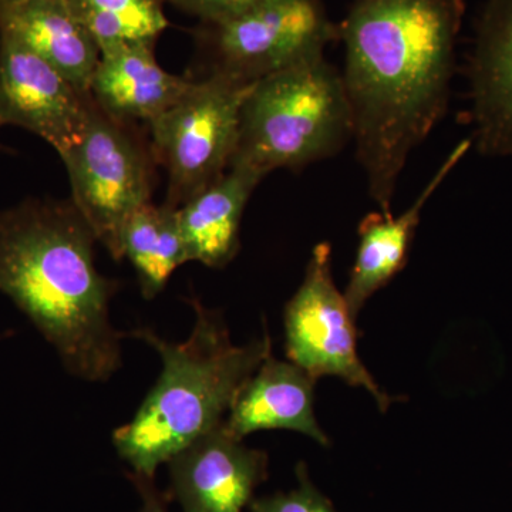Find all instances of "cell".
Returning a JSON list of instances; mask_svg holds the SVG:
<instances>
[{"instance_id":"obj_1","label":"cell","mask_w":512,"mask_h":512,"mask_svg":"<svg viewBox=\"0 0 512 512\" xmlns=\"http://www.w3.org/2000/svg\"><path fill=\"white\" fill-rule=\"evenodd\" d=\"M463 16V0H352L340 25L352 140L382 212H392L407 160L446 114Z\"/></svg>"},{"instance_id":"obj_2","label":"cell","mask_w":512,"mask_h":512,"mask_svg":"<svg viewBox=\"0 0 512 512\" xmlns=\"http://www.w3.org/2000/svg\"><path fill=\"white\" fill-rule=\"evenodd\" d=\"M96 235L72 200L0 210V293L55 349L70 376L103 383L123 366L126 332L110 306L120 284L96 266Z\"/></svg>"},{"instance_id":"obj_3","label":"cell","mask_w":512,"mask_h":512,"mask_svg":"<svg viewBox=\"0 0 512 512\" xmlns=\"http://www.w3.org/2000/svg\"><path fill=\"white\" fill-rule=\"evenodd\" d=\"M187 302L195 320L184 342H170L150 328L127 333L156 350L163 363L136 416L113 433L117 454L138 476L154 478L158 467L221 426L242 384L272 353L268 332L234 345L221 311L192 296Z\"/></svg>"},{"instance_id":"obj_4","label":"cell","mask_w":512,"mask_h":512,"mask_svg":"<svg viewBox=\"0 0 512 512\" xmlns=\"http://www.w3.org/2000/svg\"><path fill=\"white\" fill-rule=\"evenodd\" d=\"M352 138L342 74L316 53L252 84L231 165L265 178L279 168L296 170L336 156Z\"/></svg>"},{"instance_id":"obj_5","label":"cell","mask_w":512,"mask_h":512,"mask_svg":"<svg viewBox=\"0 0 512 512\" xmlns=\"http://www.w3.org/2000/svg\"><path fill=\"white\" fill-rule=\"evenodd\" d=\"M251 87L217 73L192 79L177 103L148 124L154 161L168 175L165 204L180 208L227 173Z\"/></svg>"},{"instance_id":"obj_6","label":"cell","mask_w":512,"mask_h":512,"mask_svg":"<svg viewBox=\"0 0 512 512\" xmlns=\"http://www.w3.org/2000/svg\"><path fill=\"white\" fill-rule=\"evenodd\" d=\"M62 160L69 174L73 204L97 242L121 261L120 238L128 218L151 202L153 153L130 123L113 119L94 103L82 136Z\"/></svg>"},{"instance_id":"obj_7","label":"cell","mask_w":512,"mask_h":512,"mask_svg":"<svg viewBox=\"0 0 512 512\" xmlns=\"http://www.w3.org/2000/svg\"><path fill=\"white\" fill-rule=\"evenodd\" d=\"M285 349L292 363L318 382L335 376L372 394L380 412L394 397L384 393L357 355L355 316L332 274V245L313 248L298 291L285 306Z\"/></svg>"},{"instance_id":"obj_8","label":"cell","mask_w":512,"mask_h":512,"mask_svg":"<svg viewBox=\"0 0 512 512\" xmlns=\"http://www.w3.org/2000/svg\"><path fill=\"white\" fill-rule=\"evenodd\" d=\"M210 73L254 84L339 39L319 0H262L248 12L212 26Z\"/></svg>"},{"instance_id":"obj_9","label":"cell","mask_w":512,"mask_h":512,"mask_svg":"<svg viewBox=\"0 0 512 512\" xmlns=\"http://www.w3.org/2000/svg\"><path fill=\"white\" fill-rule=\"evenodd\" d=\"M92 96L42 57L0 33V127L25 128L66 153L82 136Z\"/></svg>"},{"instance_id":"obj_10","label":"cell","mask_w":512,"mask_h":512,"mask_svg":"<svg viewBox=\"0 0 512 512\" xmlns=\"http://www.w3.org/2000/svg\"><path fill=\"white\" fill-rule=\"evenodd\" d=\"M167 464L171 495L183 512H244L268 478V454L245 446L222 424Z\"/></svg>"},{"instance_id":"obj_11","label":"cell","mask_w":512,"mask_h":512,"mask_svg":"<svg viewBox=\"0 0 512 512\" xmlns=\"http://www.w3.org/2000/svg\"><path fill=\"white\" fill-rule=\"evenodd\" d=\"M476 147L512 157V0H487L470 62Z\"/></svg>"},{"instance_id":"obj_12","label":"cell","mask_w":512,"mask_h":512,"mask_svg":"<svg viewBox=\"0 0 512 512\" xmlns=\"http://www.w3.org/2000/svg\"><path fill=\"white\" fill-rule=\"evenodd\" d=\"M316 380L302 367L265 357L254 375L242 384L222 426L238 440L261 430H292L330 446L313 409Z\"/></svg>"},{"instance_id":"obj_13","label":"cell","mask_w":512,"mask_h":512,"mask_svg":"<svg viewBox=\"0 0 512 512\" xmlns=\"http://www.w3.org/2000/svg\"><path fill=\"white\" fill-rule=\"evenodd\" d=\"M191 82L165 72L154 56V43H123L101 50L90 96L113 119L148 126L177 103Z\"/></svg>"},{"instance_id":"obj_14","label":"cell","mask_w":512,"mask_h":512,"mask_svg":"<svg viewBox=\"0 0 512 512\" xmlns=\"http://www.w3.org/2000/svg\"><path fill=\"white\" fill-rule=\"evenodd\" d=\"M471 143V140L461 141L451 151L412 207L407 208L399 217H393L392 212L379 211L370 212L360 221L355 265L350 272L348 288L343 293L355 318L365 303L383 286L389 284L407 264L423 208L467 153Z\"/></svg>"},{"instance_id":"obj_15","label":"cell","mask_w":512,"mask_h":512,"mask_svg":"<svg viewBox=\"0 0 512 512\" xmlns=\"http://www.w3.org/2000/svg\"><path fill=\"white\" fill-rule=\"evenodd\" d=\"M0 33L42 57L83 94L100 62V47L66 0H22L0 6Z\"/></svg>"},{"instance_id":"obj_16","label":"cell","mask_w":512,"mask_h":512,"mask_svg":"<svg viewBox=\"0 0 512 512\" xmlns=\"http://www.w3.org/2000/svg\"><path fill=\"white\" fill-rule=\"evenodd\" d=\"M261 174L234 164L178 208L188 261L225 268L241 248V221Z\"/></svg>"},{"instance_id":"obj_17","label":"cell","mask_w":512,"mask_h":512,"mask_svg":"<svg viewBox=\"0 0 512 512\" xmlns=\"http://www.w3.org/2000/svg\"><path fill=\"white\" fill-rule=\"evenodd\" d=\"M120 252L136 271L143 298L160 295L171 275L190 262L178 208L148 202L134 212L121 232Z\"/></svg>"},{"instance_id":"obj_18","label":"cell","mask_w":512,"mask_h":512,"mask_svg":"<svg viewBox=\"0 0 512 512\" xmlns=\"http://www.w3.org/2000/svg\"><path fill=\"white\" fill-rule=\"evenodd\" d=\"M100 52L123 43H154L168 28L163 0H66Z\"/></svg>"},{"instance_id":"obj_19","label":"cell","mask_w":512,"mask_h":512,"mask_svg":"<svg viewBox=\"0 0 512 512\" xmlns=\"http://www.w3.org/2000/svg\"><path fill=\"white\" fill-rule=\"evenodd\" d=\"M296 477L298 487L289 493H276L252 501L249 512H339L312 483L305 463H299L296 467Z\"/></svg>"},{"instance_id":"obj_20","label":"cell","mask_w":512,"mask_h":512,"mask_svg":"<svg viewBox=\"0 0 512 512\" xmlns=\"http://www.w3.org/2000/svg\"><path fill=\"white\" fill-rule=\"evenodd\" d=\"M178 8L211 26L222 25L248 12L262 0H171Z\"/></svg>"},{"instance_id":"obj_21","label":"cell","mask_w":512,"mask_h":512,"mask_svg":"<svg viewBox=\"0 0 512 512\" xmlns=\"http://www.w3.org/2000/svg\"><path fill=\"white\" fill-rule=\"evenodd\" d=\"M127 477L133 481L143 500L140 512H168L167 500L154 485V478L138 476L136 473H127Z\"/></svg>"},{"instance_id":"obj_22","label":"cell","mask_w":512,"mask_h":512,"mask_svg":"<svg viewBox=\"0 0 512 512\" xmlns=\"http://www.w3.org/2000/svg\"><path fill=\"white\" fill-rule=\"evenodd\" d=\"M22 2V0H0V6L13 5V3Z\"/></svg>"}]
</instances>
